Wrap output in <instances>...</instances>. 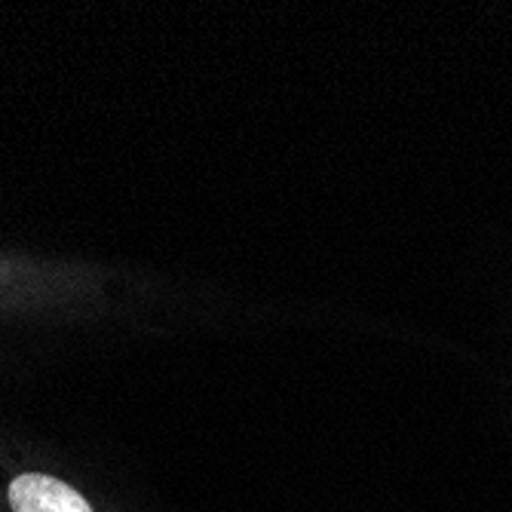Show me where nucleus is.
I'll use <instances>...</instances> for the list:
<instances>
[{
	"mask_svg": "<svg viewBox=\"0 0 512 512\" xmlns=\"http://www.w3.org/2000/svg\"><path fill=\"white\" fill-rule=\"evenodd\" d=\"M10 506L13 512H92L71 485L40 473H25L13 479Z\"/></svg>",
	"mask_w": 512,
	"mask_h": 512,
	"instance_id": "f257e3e1",
	"label": "nucleus"
}]
</instances>
